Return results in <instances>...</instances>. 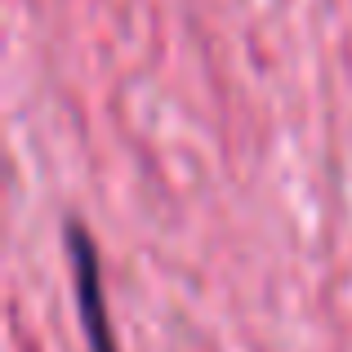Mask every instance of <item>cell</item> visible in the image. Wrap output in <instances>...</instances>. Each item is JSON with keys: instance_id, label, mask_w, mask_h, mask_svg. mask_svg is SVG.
I'll list each match as a JSON object with an SVG mask.
<instances>
[{"instance_id": "6da1fadb", "label": "cell", "mask_w": 352, "mask_h": 352, "mask_svg": "<svg viewBox=\"0 0 352 352\" xmlns=\"http://www.w3.org/2000/svg\"><path fill=\"white\" fill-rule=\"evenodd\" d=\"M63 241H67L72 285H76V308H80L89 352H120L112 321H107V294H103V276H98V245L89 241V232L80 223H63Z\"/></svg>"}]
</instances>
